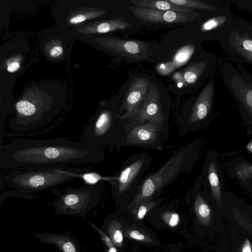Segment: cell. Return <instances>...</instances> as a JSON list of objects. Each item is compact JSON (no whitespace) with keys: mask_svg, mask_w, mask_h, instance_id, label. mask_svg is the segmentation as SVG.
Returning <instances> with one entry per match:
<instances>
[{"mask_svg":"<svg viewBox=\"0 0 252 252\" xmlns=\"http://www.w3.org/2000/svg\"><path fill=\"white\" fill-rule=\"evenodd\" d=\"M104 158L102 148L74 141L67 137L16 138L0 146V167L6 170L22 167L98 164Z\"/></svg>","mask_w":252,"mask_h":252,"instance_id":"obj_1","label":"cell"},{"mask_svg":"<svg viewBox=\"0 0 252 252\" xmlns=\"http://www.w3.org/2000/svg\"><path fill=\"white\" fill-rule=\"evenodd\" d=\"M198 154L196 141L174 151L160 168L155 173H151L143 180L135 198L126 206L118 208L116 212L123 214L143 202L158 198L163 189L181 174L185 172L190 173Z\"/></svg>","mask_w":252,"mask_h":252,"instance_id":"obj_2","label":"cell"},{"mask_svg":"<svg viewBox=\"0 0 252 252\" xmlns=\"http://www.w3.org/2000/svg\"><path fill=\"white\" fill-rule=\"evenodd\" d=\"M65 166L22 167L8 170L4 178L7 186L27 193L45 190L82 178L84 169Z\"/></svg>","mask_w":252,"mask_h":252,"instance_id":"obj_3","label":"cell"},{"mask_svg":"<svg viewBox=\"0 0 252 252\" xmlns=\"http://www.w3.org/2000/svg\"><path fill=\"white\" fill-rule=\"evenodd\" d=\"M128 122L122 120L119 109L102 106L84 127L81 142L102 148L121 149L126 147V126Z\"/></svg>","mask_w":252,"mask_h":252,"instance_id":"obj_4","label":"cell"},{"mask_svg":"<svg viewBox=\"0 0 252 252\" xmlns=\"http://www.w3.org/2000/svg\"><path fill=\"white\" fill-rule=\"evenodd\" d=\"M152 160L146 152L131 155L115 175L117 180L109 182L112 197L118 208L127 205L138 194L142 178Z\"/></svg>","mask_w":252,"mask_h":252,"instance_id":"obj_5","label":"cell"},{"mask_svg":"<svg viewBox=\"0 0 252 252\" xmlns=\"http://www.w3.org/2000/svg\"><path fill=\"white\" fill-rule=\"evenodd\" d=\"M102 186V181L78 188L69 186L63 192L52 189L53 192L58 196L52 203L56 209L55 214L80 216L86 218V214L98 203Z\"/></svg>","mask_w":252,"mask_h":252,"instance_id":"obj_6","label":"cell"},{"mask_svg":"<svg viewBox=\"0 0 252 252\" xmlns=\"http://www.w3.org/2000/svg\"><path fill=\"white\" fill-rule=\"evenodd\" d=\"M126 131V147L161 150L168 140L169 128L152 122H133L127 123Z\"/></svg>","mask_w":252,"mask_h":252,"instance_id":"obj_7","label":"cell"},{"mask_svg":"<svg viewBox=\"0 0 252 252\" xmlns=\"http://www.w3.org/2000/svg\"><path fill=\"white\" fill-rule=\"evenodd\" d=\"M214 84L210 81L199 94L191 108L176 120L179 135L183 136L189 131L201 128L209 115L213 101Z\"/></svg>","mask_w":252,"mask_h":252,"instance_id":"obj_8","label":"cell"},{"mask_svg":"<svg viewBox=\"0 0 252 252\" xmlns=\"http://www.w3.org/2000/svg\"><path fill=\"white\" fill-rule=\"evenodd\" d=\"M149 84L146 78H138L133 80L119 108L122 120L127 121L139 112L147 97Z\"/></svg>","mask_w":252,"mask_h":252,"instance_id":"obj_9","label":"cell"},{"mask_svg":"<svg viewBox=\"0 0 252 252\" xmlns=\"http://www.w3.org/2000/svg\"><path fill=\"white\" fill-rule=\"evenodd\" d=\"M129 9L138 20L152 23H182L194 19L196 16L172 10H162L139 6H130Z\"/></svg>","mask_w":252,"mask_h":252,"instance_id":"obj_10","label":"cell"},{"mask_svg":"<svg viewBox=\"0 0 252 252\" xmlns=\"http://www.w3.org/2000/svg\"><path fill=\"white\" fill-rule=\"evenodd\" d=\"M202 182L198 180L191 189L192 202L196 220L199 225L205 228H213L217 223L214 211L207 199V191L203 190Z\"/></svg>","mask_w":252,"mask_h":252,"instance_id":"obj_11","label":"cell"},{"mask_svg":"<svg viewBox=\"0 0 252 252\" xmlns=\"http://www.w3.org/2000/svg\"><path fill=\"white\" fill-rule=\"evenodd\" d=\"M168 118L169 112L164 109L158 95L149 94L139 112L127 122H152L168 125Z\"/></svg>","mask_w":252,"mask_h":252,"instance_id":"obj_12","label":"cell"},{"mask_svg":"<svg viewBox=\"0 0 252 252\" xmlns=\"http://www.w3.org/2000/svg\"><path fill=\"white\" fill-rule=\"evenodd\" d=\"M108 44L118 54L129 59L144 60L151 55L149 44L139 41L112 39Z\"/></svg>","mask_w":252,"mask_h":252,"instance_id":"obj_13","label":"cell"},{"mask_svg":"<svg viewBox=\"0 0 252 252\" xmlns=\"http://www.w3.org/2000/svg\"><path fill=\"white\" fill-rule=\"evenodd\" d=\"M126 218L118 213L109 215L105 218L101 230L111 240L117 249L124 244V229L127 223Z\"/></svg>","mask_w":252,"mask_h":252,"instance_id":"obj_14","label":"cell"},{"mask_svg":"<svg viewBox=\"0 0 252 252\" xmlns=\"http://www.w3.org/2000/svg\"><path fill=\"white\" fill-rule=\"evenodd\" d=\"M34 236L43 243L56 246L62 252H80L78 244L67 231L62 234L36 233Z\"/></svg>","mask_w":252,"mask_h":252,"instance_id":"obj_15","label":"cell"},{"mask_svg":"<svg viewBox=\"0 0 252 252\" xmlns=\"http://www.w3.org/2000/svg\"><path fill=\"white\" fill-rule=\"evenodd\" d=\"M125 238L141 244L156 246L159 241L151 230L144 225H137L128 222L124 229Z\"/></svg>","mask_w":252,"mask_h":252,"instance_id":"obj_16","label":"cell"},{"mask_svg":"<svg viewBox=\"0 0 252 252\" xmlns=\"http://www.w3.org/2000/svg\"><path fill=\"white\" fill-rule=\"evenodd\" d=\"M164 200V197H158L143 202L127 210L124 213L128 218V222L137 225H144L143 219L157 208Z\"/></svg>","mask_w":252,"mask_h":252,"instance_id":"obj_17","label":"cell"},{"mask_svg":"<svg viewBox=\"0 0 252 252\" xmlns=\"http://www.w3.org/2000/svg\"><path fill=\"white\" fill-rule=\"evenodd\" d=\"M147 216L159 219V224L164 225L163 227L167 228H175L181 221V216L172 204L159 206Z\"/></svg>","mask_w":252,"mask_h":252,"instance_id":"obj_18","label":"cell"},{"mask_svg":"<svg viewBox=\"0 0 252 252\" xmlns=\"http://www.w3.org/2000/svg\"><path fill=\"white\" fill-rule=\"evenodd\" d=\"M130 1L137 6L159 9L162 10H172L186 13L199 16L200 14L192 9L173 4L167 0H130Z\"/></svg>","mask_w":252,"mask_h":252,"instance_id":"obj_19","label":"cell"},{"mask_svg":"<svg viewBox=\"0 0 252 252\" xmlns=\"http://www.w3.org/2000/svg\"><path fill=\"white\" fill-rule=\"evenodd\" d=\"M205 171H206L207 179L211 188L212 196L217 204H221V195L220 186L217 173L215 161L210 156L207 158L205 164Z\"/></svg>","mask_w":252,"mask_h":252,"instance_id":"obj_20","label":"cell"},{"mask_svg":"<svg viewBox=\"0 0 252 252\" xmlns=\"http://www.w3.org/2000/svg\"><path fill=\"white\" fill-rule=\"evenodd\" d=\"M230 41L237 52L252 63V40L251 39L247 36L234 32Z\"/></svg>","mask_w":252,"mask_h":252,"instance_id":"obj_21","label":"cell"},{"mask_svg":"<svg viewBox=\"0 0 252 252\" xmlns=\"http://www.w3.org/2000/svg\"><path fill=\"white\" fill-rule=\"evenodd\" d=\"M169 2L179 6L190 9L195 8L200 10H214L217 8L207 3L195 0H167Z\"/></svg>","mask_w":252,"mask_h":252,"instance_id":"obj_22","label":"cell"},{"mask_svg":"<svg viewBox=\"0 0 252 252\" xmlns=\"http://www.w3.org/2000/svg\"><path fill=\"white\" fill-rule=\"evenodd\" d=\"M206 64L204 62H200L194 64V66L189 68L184 74V78L189 83H193L197 79L199 75L205 68Z\"/></svg>","mask_w":252,"mask_h":252,"instance_id":"obj_23","label":"cell"},{"mask_svg":"<svg viewBox=\"0 0 252 252\" xmlns=\"http://www.w3.org/2000/svg\"><path fill=\"white\" fill-rule=\"evenodd\" d=\"M193 52L194 47L192 45H188L182 48L174 57L175 64L179 66L184 63L190 58Z\"/></svg>","mask_w":252,"mask_h":252,"instance_id":"obj_24","label":"cell"},{"mask_svg":"<svg viewBox=\"0 0 252 252\" xmlns=\"http://www.w3.org/2000/svg\"><path fill=\"white\" fill-rule=\"evenodd\" d=\"M10 197H15L21 198L23 199L32 200L39 197L38 196L34 195L32 194L27 193L20 190L13 189L6 192H3L0 195V204L7 198Z\"/></svg>","mask_w":252,"mask_h":252,"instance_id":"obj_25","label":"cell"},{"mask_svg":"<svg viewBox=\"0 0 252 252\" xmlns=\"http://www.w3.org/2000/svg\"><path fill=\"white\" fill-rule=\"evenodd\" d=\"M227 20L225 16H217L210 19L201 26V31L206 32L216 29L222 25Z\"/></svg>","mask_w":252,"mask_h":252,"instance_id":"obj_26","label":"cell"},{"mask_svg":"<svg viewBox=\"0 0 252 252\" xmlns=\"http://www.w3.org/2000/svg\"><path fill=\"white\" fill-rule=\"evenodd\" d=\"M240 242L237 244L236 252H252V236L243 235L240 239Z\"/></svg>","mask_w":252,"mask_h":252,"instance_id":"obj_27","label":"cell"},{"mask_svg":"<svg viewBox=\"0 0 252 252\" xmlns=\"http://www.w3.org/2000/svg\"><path fill=\"white\" fill-rule=\"evenodd\" d=\"M89 224L98 232L107 248V252H117V248L110 238L100 229L97 228L94 223L89 222Z\"/></svg>","mask_w":252,"mask_h":252,"instance_id":"obj_28","label":"cell"},{"mask_svg":"<svg viewBox=\"0 0 252 252\" xmlns=\"http://www.w3.org/2000/svg\"><path fill=\"white\" fill-rule=\"evenodd\" d=\"M238 175L241 178H249L252 175V165L243 166L237 172Z\"/></svg>","mask_w":252,"mask_h":252,"instance_id":"obj_29","label":"cell"},{"mask_svg":"<svg viewBox=\"0 0 252 252\" xmlns=\"http://www.w3.org/2000/svg\"><path fill=\"white\" fill-rule=\"evenodd\" d=\"M87 17L83 14L76 15L70 19V22L71 24H78L86 20Z\"/></svg>","mask_w":252,"mask_h":252,"instance_id":"obj_30","label":"cell"},{"mask_svg":"<svg viewBox=\"0 0 252 252\" xmlns=\"http://www.w3.org/2000/svg\"><path fill=\"white\" fill-rule=\"evenodd\" d=\"M63 52V49L62 47L57 46L54 47L50 51V55L53 57H58L61 55Z\"/></svg>","mask_w":252,"mask_h":252,"instance_id":"obj_31","label":"cell"},{"mask_svg":"<svg viewBox=\"0 0 252 252\" xmlns=\"http://www.w3.org/2000/svg\"><path fill=\"white\" fill-rule=\"evenodd\" d=\"M20 64L18 63L14 62L8 64L7 70L10 72H13L19 69Z\"/></svg>","mask_w":252,"mask_h":252,"instance_id":"obj_32","label":"cell"},{"mask_svg":"<svg viewBox=\"0 0 252 252\" xmlns=\"http://www.w3.org/2000/svg\"><path fill=\"white\" fill-rule=\"evenodd\" d=\"M247 102L249 106L252 109V91L248 93Z\"/></svg>","mask_w":252,"mask_h":252,"instance_id":"obj_33","label":"cell"},{"mask_svg":"<svg viewBox=\"0 0 252 252\" xmlns=\"http://www.w3.org/2000/svg\"><path fill=\"white\" fill-rule=\"evenodd\" d=\"M251 148L252 149V145L251 146Z\"/></svg>","mask_w":252,"mask_h":252,"instance_id":"obj_34","label":"cell"}]
</instances>
